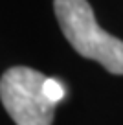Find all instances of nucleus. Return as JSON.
<instances>
[{
	"label": "nucleus",
	"mask_w": 123,
	"mask_h": 125,
	"mask_svg": "<svg viewBox=\"0 0 123 125\" xmlns=\"http://www.w3.org/2000/svg\"><path fill=\"white\" fill-rule=\"evenodd\" d=\"M53 9L62 35L77 53L123 75V41L101 30L86 0H53Z\"/></svg>",
	"instance_id": "obj_1"
},
{
	"label": "nucleus",
	"mask_w": 123,
	"mask_h": 125,
	"mask_svg": "<svg viewBox=\"0 0 123 125\" xmlns=\"http://www.w3.org/2000/svg\"><path fill=\"white\" fill-rule=\"evenodd\" d=\"M44 96H46L51 103L57 105L61 99H64L66 88H64V85H62L61 81H57V79H53V77H46V81H44Z\"/></svg>",
	"instance_id": "obj_3"
},
{
	"label": "nucleus",
	"mask_w": 123,
	"mask_h": 125,
	"mask_svg": "<svg viewBox=\"0 0 123 125\" xmlns=\"http://www.w3.org/2000/svg\"><path fill=\"white\" fill-rule=\"evenodd\" d=\"M46 75L28 66H13L0 77V99L17 125H51L55 103L44 96Z\"/></svg>",
	"instance_id": "obj_2"
}]
</instances>
